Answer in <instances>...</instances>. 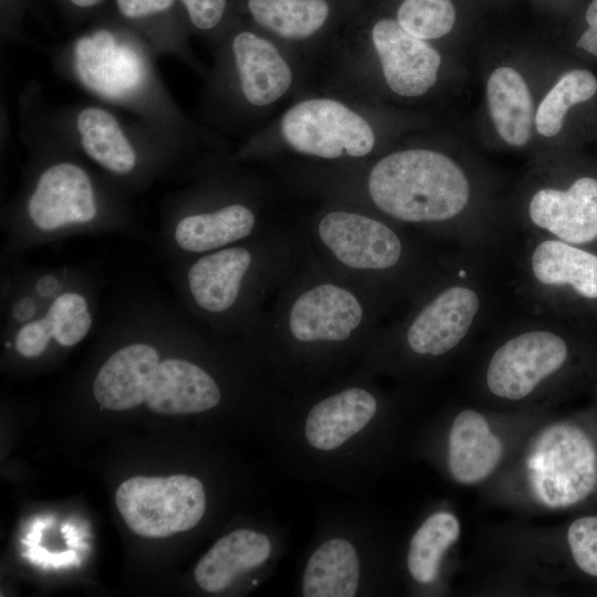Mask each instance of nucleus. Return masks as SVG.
<instances>
[{"label": "nucleus", "instance_id": "1", "mask_svg": "<svg viewBox=\"0 0 597 597\" xmlns=\"http://www.w3.org/2000/svg\"><path fill=\"white\" fill-rule=\"evenodd\" d=\"M18 195L3 208V259L77 235H139L130 196L78 153L43 130Z\"/></svg>", "mask_w": 597, "mask_h": 597}, {"label": "nucleus", "instance_id": "2", "mask_svg": "<svg viewBox=\"0 0 597 597\" xmlns=\"http://www.w3.org/2000/svg\"><path fill=\"white\" fill-rule=\"evenodd\" d=\"M44 118V132L96 166L130 197L174 172L179 136L143 119L126 124L100 104L67 107Z\"/></svg>", "mask_w": 597, "mask_h": 597}, {"label": "nucleus", "instance_id": "3", "mask_svg": "<svg viewBox=\"0 0 597 597\" xmlns=\"http://www.w3.org/2000/svg\"><path fill=\"white\" fill-rule=\"evenodd\" d=\"M155 55L142 36L98 29L63 49L60 66L101 101L180 137V114L156 72Z\"/></svg>", "mask_w": 597, "mask_h": 597}, {"label": "nucleus", "instance_id": "4", "mask_svg": "<svg viewBox=\"0 0 597 597\" xmlns=\"http://www.w3.org/2000/svg\"><path fill=\"white\" fill-rule=\"evenodd\" d=\"M368 192L386 214L405 222H443L470 200L463 170L444 154L405 149L381 158L370 170Z\"/></svg>", "mask_w": 597, "mask_h": 597}, {"label": "nucleus", "instance_id": "5", "mask_svg": "<svg viewBox=\"0 0 597 597\" xmlns=\"http://www.w3.org/2000/svg\"><path fill=\"white\" fill-rule=\"evenodd\" d=\"M531 489L551 509L583 505L597 496V420L569 419L545 428L527 461Z\"/></svg>", "mask_w": 597, "mask_h": 597}, {"label": "nucleus", "instance_id": "6", "mask_svg": "<svg viewBox=\"0 0 597 597\" xmlns=\"http://www.w3.org/2000/svg\"><path fill=\"white\" fill-rule=\"evenodd\" d=\"M116 506L127 526L148 538L195 527L206 511V493L195 476H134L116 491Z\"/></svg>", "mask_w": 597, "mask_h": 597}, {"label": "nucleus", "instance_id": "7", "mask_svg": "<svg viewBox=\"0 0 597 597\" xmlns=\"http://www.w3.org/2000/svg\"><path fill=\"white\" fill-rule=\"evenodd\" d=\"M254 227L255 214L243 202L196 208L172 193L161 210L156 244L171 265L247 239Z\"/></svg>", "mask_w": 597, "mask_h": 597}, {"label": "nucleus", "instance_id": "8", "mask_svg": "<svg viewBox=\"0 0 597 597\" xmlns=\"http://www.w3.org/2000/svg\"><path fill=\"white\" fill-rule=\"evenodd\" d=\"M253 262V252L234 243L171 264L170 280L188 310L229 320L240 308Z\"/></svg>", "mask_w": 597, "mask_h": 597}, {"label": "nucleus", "instance_id": "9", "mask_svg": "<svg viewBox=\"0 0 597 597\" xmlns=\"http://www.w3.org/2000/svg\"><path fill=\"white\" fill-rule=\"evenodd\" d=\"M281 134L296 151L333 159L363 157L375 145V134L364 117L332 98H311L289 108Z\"/></svg>", "mask_w": 597, "mask_h": 597}, {"label": "nucleus", "instance_id": "10", "mask_svg": "<svg viewBox=\"0 0 597 597\" xmlns=\"http://www.w3.org/2000/svg\"><path fill=\"white\" fill-rule=\"evenodd\" d=\"M96 313L97 285L84 272L38 317L4 333L6 349L24 360H35L53 348H71L88 335L94 327Z\"/></svg>", "mask_w": 597, "mask_h": 597}, {"label": "nucleus", "instance_id": "11", "mask_svg": "<svg viewBox=\"0 0 597 597\" xmlns=\"http://www.w3.org/2000/svg\"><path fill=\"white\" fill-rule=\"evenodd\" d=\"M188 325L170 305L159 364L151 378L145 406L153 412L175 416L199 413L221 400L217 380L199 364L176 353Z\"/></svg>", "mask_w": 597, "mask_h": 597}, {"label": "nucleus", "instance_id": "12", "mask_svg": "<svg viewBox=\"0 0 597 597\" xmlns=\"http://www.w3.org/2000/svg\"><path fill=\"white\" fill-rule=\"evenodd\" d=\"M570 347L559 334L531 329L504 342L490 358L485 383L496 397L520 400L569 360Z\"/></svg>", "mask_w": 597, "mask_h": 597}, {"label": "nucleus", "instance_id": "13", "mask_svg": "<svg viewBox=\"0 0 597 597\" xmlns=\"http://www.w3.org/2000/svg\"><path fill=\"white\" fill-rule=\"evenodd\" d=\"M317 231L334 256L353 269L387 270L402 255V243L388 226L359 213L332 211Z\"/></svg>", "mask_w": 597, "mask_h": 597}, {"label": "nucleus", "instance_id": "14", "mask_svg": "<svg viewBox=\"0 0 597 597\" xmlns=\"http://www.w3.org/2000/svg\"><path fill=\"white\" fill-rule=\"evenodd\" d=\"M389 88L406 97L425 94L438 78L439 52L426 40L405 30L397 20H378L371 32Z\"/></svg>", "mask_w": 597, "mask_h": 597}, {"label": "nucleus", "instance_id": "15", "mask_svg": "<svg viewBox=\"0 0 597 597\" xmlns=\"http://www.w3.org/2000/svg\"><path fill=\"white\" fill-rule=\"evenodd\" d=\"M479 310L480 297L474 289L452 284L440 291L410 322L407 344L418 355H443L465 338Z\"/></svg>", "mask_w": 597, "mask_h": 597}, {"label": "nucleus", "instance_id": "16", "mask_svg": "<svg viewBox=\"0 0 597 597\" xmlns=\"http://www.w3.org/2000/svg\"><path fill=\"white\" fill-rule=\"evenodd\" d=\"M531 222L554 239L586 245L597 240V179L582 177L567 189L542 188L528 203Z\"/></svg>", "mask_w": 597, "mask_h": 597}, {"label": "nucleus", "instance_id": "17", "mask_svg": "<svg viewBox=\"0 0 597 597\" xmlns=\"http://www.w3.org/2000/svg\"><path fill=\"white\" fill-rule=\"evenodd\" d=\"M362 318V304L350 291L322 283L294 301L289 329L300 342H341L359 327Z\"/></svg>", "mask_w": 597, "mask_h": 597}, {"label": "nucleus", "instance_id": "18", "mask_svg": "<svg viewBox=\"0 0 597 597\" xmlns=\"http://www.w3.org/2000/svg\"><path fill=\"white\" fill-rule=\"evenodd\" d=\"M231 53L240 91L251 105H270L290 88L292 71L268 40L251 31H241L232 39Z\"/></svg>", "mask_w": 597, "mask_h": 597}, {"label": "nucleus", "instance_id": "19", "mask_svg": "<svg viewBox=\"0 0 597 597\" xmlns=\"http://www.w3.org/2000/svg\"><path fill=\"white\" fill-rule=\"evenodd\" d=\"M530 269L543 289L597 301V254L583 247L544 239L531 253Z\"/></svg>", "mask_w": 597, "mask_h": 597}, {"label": "nucleus", "instance_id": "20", "mask_svg": "<svg viewBox=\"0 0 597 597\" xmlns=\"http://www.w3.org/2000/svg\"><path fill=\"white\" fill-rule=\"evenodd\" d=\"M503 446L478 411L459 412L451 426L448 468L461 484L478 483L488 478L501 461Z\"/></svg>", "mask_w": 597, "mask_h": 597}, {"label": "nucleus", "instance_id": "21", "mask_svg": "<svg viewBox=\"0 0 597 597\" xmlns=\"http://www.w3.org/2000/svg\"><path fill=\"white\" fill-rule=\"evenodd\" d=\"M376 409V399L365 389H345L311 409L305 423L306 439L315 449H336L360 431Z\"/></svg>", "mask_w": 597, "mask_h": 597}, {"label": "nucleus", "instance_id": "22", "mask_svg": "<svg viewBox=\"0 0 597 597\" xmlns=\"http://www.w3.org/2000/svg\"><path fill=\"white\" fill-rule=\"evenodd\" d=\"M271 549L266 535L247 528L233 531L220 538L198 562L195 579L206 591H221L237 575L263 564Z\"/></svg>", "mask_w": 597, "mask_h": 597}, {"label": "nucleus", "instance_id": "23", "mask_svg": "<svg viewBox=\"0 0 597 597\" xmlns=\"http://www.w3.org/2000/svg\"><path fill=\"white\" fill-rule=\"evenodd\" d=\"M486 98L500 137L511 146L525 145L535 118L531 92L523 76L510 66L495 69L488 80Z\"/></svg>", "mask_w": 597, "mask_h": 597}, {"label": "nucleus", "instance_id": "24", "mask_svg": "<svg viewBox=\"0 0 597 597\" xmlns=\"http://www.w3.org/2000/svg\"><path fill=\"white\" fill-rule=\"evenodd\" d=\"M359 582V561L346 540L333 538L310 557L302 591L305 597H353Z\"/></svg>", "mask_w": 597, "mask_h": 597}, {"label": "nucleus", "instance_id": "25", "mask_svg": "<svg viewBox=\"0 0 597 597\" xmlns=\"http://www.w3.org/2000/svg\"><path fill=\"white\" fill-rule=\"evenodd\" d=\"M253 19L285 39H305L325 23L329 7L325 0H248Z\"/></svg>", "mask_w": 597, "mask_h": 597}, {"label": "nucleus", "instance_id": "26", "mask_svg": "<svg viewBox=\"0 0 597 597\" xmlns=\"http://www.w3.org/2000/svg\"><path fill=\"white\" fill-rule=\"evenodd\" d=\"M460 535L458 519L449 512L431 514L412 535L407 566L412 578L420 584L432 583L439 570L443 553Z\"/></svg>", "mask_w": 597, "mask_h": 597}, {"label": "nucleus", "instance_id": "27", "mask_svg": "<svg viewBox=\"0 0 597 597\" xmlns=\"http://www.w3.org/2000/svg\"><path fill=\"white\" fill-rule=\"evenodd\" d=\"M597 92V78L587 70H572L557 81L545 95L535 114L536 130L545 136H556L564 124L569 107L586 102Z\"/></svg>", "mask_w": 597, "mask_h": 597}, {"label": "nucleus", "instance_id": "28", "mask_svg": "<svg viewBox=\"0 0 597 597\" xmlns=\"http://www.w3.org/2000/svg\"><path fill=\"white\" fill-rule=\"evenodd\" d=\"M178 0H115L119 14L140 27L142 38L156 55L184 56L165 25Z\"/></svg>", "mask_w": 597, "mask_h": 597}, {"label": "nucleus", "instance_id": "29", "mask_svg": "<svg viewBox=\"0 0 597 597\" xmlns=\"http://www.w3.org/2000/svg\"><path fill=\"white\" fill-rule=\"evenodd\" d=\"M397 21L419 39H438L452 30L455 9L451 0H404Z\"/></svg>", "mask_w": 597, "mask_h": 597}, {"label": "nucleus", "instance_id": "30", "mask_svg": "<svg viewBox=\"0 0 597 597\" xmlns=\"http://www.w3.org/2000/svg\"><path fill=\"white\" fill-rule=\"evenodd\" d=\"M565 541L576 569L597 582V514L575 519L566 530Z\"/></svg>", "mask_w": 597, "mask_h": 597}, {"label": "nucleus", "instance_id": "31", "mask_svg": "<svg viewBox=\"0 0 597 597\" xmlns=\"http://www.w3.org/2000/svg\"><path fill=\"white\" fill-rule=\"evenodd\" d=\"M190 23L198 30L214 29L223 19L228 0H178Z\"/></svg>", "mask_w": 597, "mask_h": 597}, {"label": "nucleus", "instance_id": "32", "mask_svg": "<svg viewBox=\"0 0 597 597\" xmlns=\"http://www.w3.org/2000/svg\"><path fill=\"white\" fill-rule=\"evenodd\" d=\"M587 30L579 36L576 46L597 56V0H593L585 14Z\"/></svg>", "mask_w": 597, "mask_h": 597}, {"label": "nucleus", "instance_id": "33", "mask_svg": "<svg viewBox=\"0 0 597 597\" xmlns=\"http://www.w3.org/2000/svg\"><path fill=\"white\" fill-rule=\"evenodd\" d=\"M74 7L81 9H91L95 8L103 3L104 0H69Z\"/></svg>", "mask_w": 597, "mask_h": 597}]
</instances>
